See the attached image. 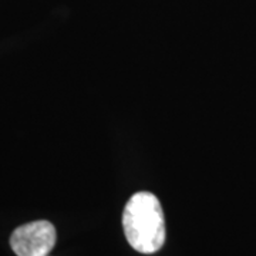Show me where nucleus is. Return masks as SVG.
Listing matches in <instances>:
<instances>
[{
	"label": "nucleus",
	"instance_id": "nucleus-2",
	"mask_svg": "<svg viewBox=\"0 0 256 256\" xmlns=\"http://www.w3.org/2000/svg\"><path fill=\"white\" fill-rule=\"evenodd\" d=\"M57 240L54 225L48 220L28 222L13 230L10 246L18 256H47Z\"/></svg>",
	"mask_w": 256,
	"mask_h": 256
},
{
	"label": "nucleus",
	"instance_id": "nucleus-1",
	"mask_svg": "<svg viewBox=\"0 0 256 256\" xmlns=\"http://www.w3.org/2000/svg\"><path fill=\"white\" fill-rule=\"evenodd\" d=\"M122 226L128 244L140 254L158 252L165 242V220L161 204L151 192H137L127 202Z\"/></svg>",
	"mask_w": 256,
	"mask_h": 256
}]
</instances>
